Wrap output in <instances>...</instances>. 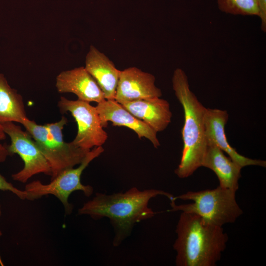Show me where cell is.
<instances>
[{"label": "cell", "instance_id": "19", "mask_svg": "<svg viewBox=\"0 0 266 266\" xmlns=\"http://www.w3.org/2000/svg\"><path fill=\"white\" fill-rule=\"evenodd\" d=\"M258 16L261 19V29L266 32V0H258Z\"/></svg>", "mask_w": 266, "mask_h": 266}, {"label": "cell", "instance_id": "20", "mask_svg": "<svg viewBox=\"0 0 266 266\" xmlns=\"http://www.w3.org/2000/svg\"><path fill=\"white\" fill-rule=\"evenodd\" d=\"M6 138V133H5L3 126L0 122V163L4 162L8 156L9 155L6 147L1 143V141Z\"/></svg>", "mask_w": 266, "mask_h": 266}, {"label": "cell", "instance_id": "16", "mask_svg": "<svg viewBox=\"0 0 266 266\" xmlns=\"http://www.w3.org/2000/svg\"><path fill=\"white\" fill-rule=\"evenodd\" d=\"M22 96L0 72V122L22 124L27 118Z\"/></svg>", "mask_w": 266, "mask_h": 266}, {"label": "cell", "instance_id": "8", "mask_svg": "<svg viewBox=\"0 0 266 266\" xmlns=\"http://www.w3.org/2000/svg\"><path fill=\"white\" fill-rule=\"evenodd\" d=\"M58 106L62 113L69 112L77 123V134L71 141L75 146L91 150L101 146L106 142L108 135L96 106L87 101L70 100L64 97H60Z\"/></svg>", "mask_w": 266, "mask_h": 266}, {"label": "cell", "instance_id": "21", "mask_svg": "<svg viewBox=\"0 0 266 266\" xmlns=\"http://www.w3.org/2000/svg\"><path fill=\"white\" fill-rule=\"evenodd\" d=\"M2 235V233L1 231H0V236H1ZM0 265L1 266H4V264H3V263L2 262V260L1 258V257H0Z\"/></svg>", "mask_w": 266, "mask_h": 266}, {"label": "cell", "instance_id": "10", "mask_svg": "<svg viewBox=\"0 0 266 266\" xmlns=\"http://www.w3.org/2000/svg\"><path fill=\"white\" fill-rule=\"evenodd\" d=\"M228 119L229 114L227 110L205 108L204 124L207 145L217 146L242 167L249 166L266 167V161L252 159L243 156L231 146L227 139L225 131Z\"/></svg>", "mask_w": 266, "mask_h": 266}, {"label": "cell", "instance_id": "13", "mask_svg": "<svg viewBox=\"0 0 266 266\" xmlns=\"http://www.w3.org/2000/svg\"><path fill=\"white\" fill-rule=\"evenodd\" d=\"M85 68L96 80L106 100H114L120 70L103 53L91 45L85 58Z\"/></svg>", "mask_w": 266, "mask_h": 266}, {"label": "cell", "instance_id": "3", "mask_svg": "<svg viewBox=\"0 0 266 266\" xmlns=\"http://www.w3.org/2000/svg\"><path fill=\"white\" fill-rule=\"evenodd\" d=\"M172 85L184 114L182 130L183 148L180 164L174 172L178 177L185 178L201 166L207 147L204 124L206 107L190 90L188 77L182 69L174 70Z\"/></svg>", "mask_w": 266, "mask_h": 266}, {"label": "cell", "instance_id": "2", "mask_svg": "<svg viewBox=\"0 0 266 266\" xmlns=\"http://www.w3.org/2000/svg\"><path fill=\"white\" fill-rule=\"evenodd\" d=\"M173 245L177 266H214L226 247L222 227L209 224L194 213L181 212Z\"/></svg>", "mask_w": 266, "mask_h": 266}, {"label": "cell", "instance_id": "15", "mask_svg": "<svg viewBox=\"0 0 266 266\" xmlns=\"http://www.w3.org/2000/svg\"><path fill=\"white\" fill-rule=\"evenodd\" d=\"M201 166L209 168L215 173L220 187L235 192L238 190L242 167L227 157L217 146L207 145Z\"/></svg>", "mask_w": 266, "mask_h": 266}, {"label": "cell", "instance_id": "9", "mask_svg": "<svg viewBox=\"0 0 266 266\" xmlns=\"http://www.w3.org/2000/svg\"><path fill=\"white\" fill-rule=\"evenodd\" d=\"M161 90L155 85V77L136 67L120 70L115 100L122 103L136 100L161 97Z\"/></svg>", "mask_w": 266, "mask_h": 266}, {"label": "cell", "instance_id": "1", "mask_svg": "<svg viewBox=\"0 0 266 266\" xmlns=\"http://www.w3.org/2000/svg\"><path fill=\"white\" fill-rule=\"evenodd\" d=\"M166 197L170 201L174 196L160 190H139L133 187L125 192L106 195L96 193L78 210L79 215H87L94 220L108 218L114 229V246H119L131 233L134 225L153 217L156 212L148 206L150 200L157 196Z\"/></svg>", "mask_w": 266, "mask_h": 266}, {"label": "cell", "instance_id": "17", "mask_svg": "<svg viewBox=\"0 0 266 266\" xmlns=\"http://www.w3.org/2000/svg\"><path fill=\"white\" fill-rule=\"evenodd\" d=\"M219 9L232 15L258 16V0H217Z\"/></svg>", "mask_w": 266, "mask_h": 266}, {"label": "cell", "instance_id": "18", "mask_svg": "<svg viewBox=\"0 0 266 266\" xmlns=\"http://www.w3.org/2000/svg\"><path fill=\"white\" fill-rule=\"evenodd\" d=\"M0 190L10 191L21 200H25L26 193L25 190H21L15 187L13 185L8 182L0 173ZM1 214L0 208V215Z\"/></svg>", "mask_w": 266, "mask_h": 266}, {"label": "cell", "instance_id": "5", "mask_svg": "<svg viewBox=\"0 0 266 266\" xmlns=\"http://www.w3.org/2000/svg\"><path fill=\"white\" fill-rule=\"evenodd\" d=\"M235 192L218 186L216 188L189 191L174 200H191L193 202L176 204L170 201L168 212L181 211L194 213L212 225L222 227L233 223L243 213L235 199Z\"/></svg>", "mask_w": 266, "mask_h": 266}, {"label": "cell", "instance_id": "7", "mask_svg": "<svg viewBox=\"0 0 266 266\" xmlns=\"http://www.w3.org/2000/svg\"><path fill=\"white\" fill-rule=\"evenodd\" d=\"M1 124L5 133L10 138L11 143L6 147L9 155L18 154L24 163L22 169L11 175L12 179L26 183L33 176L39 173L51 176L50 166L30 133L14 122Z\"/></svg>", "mask_w": 266, "mask_h": 266}, {"label": "cell", "instance_id": "6", "mask_svg": "<svg viewBox=\"0 0 266 266\" xmlns=\"http://www.w3.org/2000/svg\"><path fill=\"white\" fill-rule=\"evenodd\" d=\"M104 151L101 146L94 147L86 154L82 162L76 168L65 169L51 179L47 184H44L39 180L32 181L25 187L26 200H33L48 195H52L62 203L66 215L71 214L73 205L68 202L70 195L75 191H82L85 196L92 195L93 188L90 185H85L81 182V176L84 170L95 158Z\"/></svg>", "mask_w": 266, "mask_h": 266}, {"label": "cell", "instance_id": "4", "mask_svg": "<svg viewBox=\"0 0 266 266\" xmlns=\"http://www.w3.org/2000/svg\"><path fill=\"white\" fill-rule=\"evenodd\" d=\"M67 122V118L63 116L58 122L44 125L37 124L28 118L22 124L47 161L51 179L63 170L79 165L90 150L64 140L62 131Z\"/></svg>", "mask_w": 266, "mask_h": 266}, {"label": "cell", "instance_id": "14", "mask_svg": "<svg viewBox=\"0 0 266 266\" xmlns=\"http://www.w3.org/2000/svg\"><path fill=\"white\" fill-rule=\"evenodd\" d=\"M121 104L157 133L164 131L171 122L172 112L169 103L161 97L136 100Z\"/></svg>", "mask_w": 266, "mask_h": 266}, {"label": "cell", "instance_id": "12", "mask_svg": "<svg viewBox=\"0 0 266 266\" xmlns=\"http://www.w3.org/2000/svg\"><path fill=\"white\" fill-rule=\"evenodd\" d=\"M56 87L60 93H73L78 100L88 102L98 103L105 99L96 80L84 66L60 72L56 77Z\"/></svg>", "mask_w": 266, "mask_h": 266}, {"label": "cell", "instance_id": "11", "mask_svg": "<svg viewBox=\"0 0 266 266\" xmlns=\"http://www.w3.org/2000/svg\"><path fill=\"white\" fill-rule=\"evenodd\" d=\"M96 107L103 128L107 127L109 121L113 126H124L133 131L139 138H147L156 148L160 146L158 133L115 100L105 99L98 103Z\"/></svg>", "mask_w": 266, "mask_h": 266}]
</instances>
